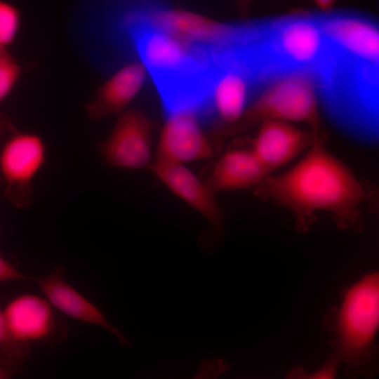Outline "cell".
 I'll return each mask as SVG.
<instances>
[{
  "instance_id": "obj_19",
  "label": "cell",
  "mask_w": 379,
  "mask_h": 379,
  "mask_svg": "<svg viewBox=\"0 0 379 379\" xmlns=\"http://www.w3.org/2000/svg\"><path fill=\"white\" fill-rule=\"evenodd\" d=\"M21 74V69L6 52L0 56V102L11 93Z\"/></svg>"
},
{
  "instance_id": "obj_18",
  "label": "cell",
  "mask_w": 379,
  "mask_h": 379,
  "mask_svg": "<svg viewBox=\"0 0 379 379\" xmlns=\"http://www.w3.org/2000/svg\"><path fill=\"white\" fill-rule=\"evenodd\" d=\"M20 13L13 4L0 0V46L12 44L20 26Z\"/></svg>"
},
{
  "instance_id": "obj_13",
  "label": "cell",
  "mask_w": 379,
  "mask_h": 379,
  "mask_svg": "<svg viewBox=\"0 0 379 379\" xmlns=\"http://www.w3.org/2000/svg\"><path fill=\"white\" fill-rule=\"evenodd\" d=\"M63 274L64 268L57 266L48 274L35 279L52 306L74 319L102 327L114 334L121 345L132 346L127 338L108 321L95 305L66 281Z\"/></svg>"
},
{
  "instance_id": "obj_27",
  "label": "cell",
  "mask_w": 379,
  "mask_h": 379,
  "mask_svg": "<svg viewBox=\"0 0 379 379\" xmlns=\"http://www.w3.org/2000/svg\"><path fill=\"white\" fill-rule=\"evenodd\" d=\"M1 133H2V130H1V127H0V135H1Z\"/></svg>"
},
{
  "instance_id": "obj_11",
  "label": "cell",
  "mask_w": 379,
  "mask_h": 379,
  "mask_svg": "<svg viewBox=\"0 0 379 379\" xmlns=\"http://www.w3.org/2000/svg\"><path fill=\"white\" fill-rule=\"evenodd\" d=\"M255 70L248 61L232 58L216 72L209 92L206 107L217 117L231 126L239 120L246 107L250 91L259 84Z\"/></svg>"
},
{
  "instance_id": "obj_5",
  "label": "cell",
  "mask_w": 379,
  "mask_h": 379,
  "mask_svg": "<svg viewBox=\"0 0 379 379\" xmlns=\"http://www.w3.org/2000/svg\"><path fill=\"white\" fill-rule=\"evenodd\" d=\"M319 89L318 79L311 72L293 71L278 74L266 82L239 120L221 128L220 133L234 134L265 119L305 123L314 133H319Z\"/></svg>"
},
{
  "instance_id": "obj_24",
  "label": "cell",
  "mask_w": 379,
  "mask_h": 379,
  "mask_svg": "<svg viewBox=\"0 0 379 379\" xmlns=\"http://www.w3.org/2000/svg\"><path fill=\"white\" fill-rule=\"evenodd\" d=\"M321 12L326 13L332 11L335 0H314Z\"/></svg>"
},
{
  "instance_id": "obj_9",
  "label": "cell",
  "mask_w": 379,
  "mask_h": 379,
  "mask_svg": "<svg viewBox=\"0 0 379 379\" xmlns=\"http://www.w3.org/2000/svg\"><path fill=\"white\" fill-rule=\"evenodd\" d=\"M152 125L137 109L123 111L109 137L100 146L105 161L123 169H140L149 166L152 157Z\"/></svg>"
},
{
  "instance_id": "obj_26",
  "label": "cell",
  "mask_w": 379,
  "mask_h": 379,
  "mask_svg": "<svg viewBox=\"0 0 379 379\" xmlns=\"http://www.w3.org/2000/svg\"><path fill=\"white\" fill-rule=\"evenodd\" d=\"M6 52L5 49L4 48H2L1 46H0V56L4 53Z\"/></svg>"
},
{
  "instance_id": "obj_3",
  "label": "cell",
  "mask_w": 379,
  "mask_h": 379,
  "mask_svg": "<svg viewBox=\"0 0 379 379\" xmlns=\"http://www.w3.org/2000/svg\"><path fill=\"white\" fill-rule=\"evenodd\" d=\"M253 56L261 82L284 72L305 71L314 74L324 89L333 74V55L316 12L261 19Z\"/></svg>"
},
{
  "instance_id": "obj_20",
  "label": "cell",
  "mask_w": 379,
  "mask_h": 379,
  "mask_svg": "<svg viewBox=\"0 0 379 379\" xmlns=\"http://www.w3.org/2000/svg\"><path fill=\"white\" fill-rule=\"evenodd\" d=\"M35 279L33 277L22 274L0 255V283L15 281H35Z\"/></svg>"
},
{
  "instance_id": "obj_23",
  "label": "cell",
  "mask_w": 379,
  "mask_h": 379,
  "mask_svg": "<svg viewBox=\"0 0 379 379\" xmlns=\"http://www.w3.org/2000/svg\"><path fill=\"white\" fill-rule=\"evenodd\" d=\"M24 369L23 367L10 368L0 364V379H8Z\"/></svg>"
},
{
  "instance_id": "obj_25",
  "label": "cell",
  "mask_w": 379,
  "mask_h": 379,
  "mask_svg": "<svg viewBox=\"0 0 379 379\" xmlns=\"http://www.w3.org/2000/svg\"><path fill=\"white\" fill-rule=\"evenodd\" d=\"M251 1L252 0H236L239 11L243 17L247 15L248 7Z\"/></svg>"
},
{
  "instance_id": "obj_1",
  "label": "cell",
  "mask_w": 379,
  "mask_h": 379,
  "mask_svg": "<svg viewBox=\"0 0 379 379\" xmlns=\"http://www.w3.org/2000/svg\"><path fill=\"white\" fill-rule=\"evenodd\" d=\"M324 140L317 135L295 165L280 175H268L255 193L288 208L302 231L309 228L317 211L331 213L343 229L359 230L361 207L373 203L375 193L326 148Z\"/></svg>"
},
{
  "instance_id": "obj_8",
  "label": "cell",
  "mask_w": 379,
  "mask_h": 379,
  "mask_svg": "<svg viewBox=\"0 0 379 379\" xmlns=\"http://www.w3.org/2000/svg\"><path fill=\"white\" fill-rule=\"evenodd\" d=\"M11 334L34 346L53 347L67 335L65 322L45 298L24 293L11 300L3 311Z\"/></svg>"
},
{
  "instance_id": "obj_15",
  "label": "cell",
  "mask_w": 379,
  "mask_h": 379,
  "mask_svg": "<svg viewBox=\"0 0 379 379\" xmlns=\"http://www.w3.org/2000/svg\"><path fill=\"white\" fill-rule=\"evenodd\" d=\"M145 66L133 62L121 67L106 81L88 102L86 111L94 121L121 113L145 84L147 76Z\"/></svg>"
},
{
  "instance_id": "obj_6",
  "label": "cell",
  "mask_w": 379,
  "mask_h": 379,
  "mask_svg": "<svg viewBox=\"0 0 379 379\" xmlns=\"http://www.w3.org/2000/svg\"><path fill=\"white\" fill-rule=\"evenodd\" d=\"M379 327V274H366L345 292L335 321L337 349L350 366L371 354Z\"/></svg>"
},
{
  "instance_id": "obj_14",
  "label": "cell",
  "mask_w": 379,
  "mask_h": 379,
  "mask_svg": "<svg viewBox=\"0 0 379 379\" xmlns=\"http://www.w3.org/2000/svg\"><path fill=\"white\" fill-rule=\"evenodd\" d=\"M154 172L177 197L205 217L218 234L222 230V214L206 184L183 164L155 161Z\"/></svg>"
},
{
  "instance_id": "obj_10",
  "label": "cell",
  "mask_w": 379,
  "mask_h": 379,
  "mask_svg": "<svg viewBox=\"0 0 379 379\" xmlns=\"http://www.w3.org/2000/svg\"><path fill=\"white\" fill-rule=\"evenodd\" d=\"M199 112L190 107L166 112L155 161L184 164L212 156V146L201 128Z\"/></svg>"
},
{
  "instance_id": "obj_4",
  "label": "cell",
  "mask_w": 379,
  "mask_h": 379,
  "mask_svg": "<svg viewBox=\"0 0 379 379\" xmlns=\"http://www.w3.org/2000/svg\"><path fill=\"white\" fill-rule=\"evenodd\" d=\"M330 46L334 73L328 93L373 97L378 93L379 27L371 18L348 10L333 11L321 20Z\"/></svg>"
},
{
  "instance_id": "obj_16",
  "label": "cell",
  "mask_w": 379,
  "mask_h": 379,
  "mask_svg": "<svg viewBox=\"0 0 379 379\" xmlns=\"http://www.w3.org/2000/svg\"><path fill=\"white\" fill-rule=\"evenodd\" d=\"M270 174L251 149H233L220 158L206 184L215 194L255 187Z\"/></svg>"
},
{
  "instance_id": "obj_21",
  "label": "cell",
  "mask_w": 379,
  "mask_h": 379,
  "mask_svg": "<svg viewBox=\"0 0 379 379\" xmlns=\"http://www.w3.org/2000/svg\"><path fill=\"white\" fill-rule=\"evenodd\" d=\"M228 368V364L222 360L204 361L200 366L195 378H213V376L218 375Z\"/></svg>"
},
{
  "instance_id": "obj_7",
  "label": "cell",
  "mask_w": 379,
  "mask_h": 379,
  "mask_svg": "<svg viewBox=\"0 0 379 379\" xmlns=\"http://www.w3.org/2000/svg\"><path fill=\"white\" fill-rule=\"evenodd\" d=\"M46 161V147L38 135L15 132L0 150V173L4 194L18 208L31 206L33 181Z\"/></svg>"
},
{
  "instance_id": "obj_12",
  "label": "cell",
  "mask_w": 379,
  "mask_h": 379,
  "mask_svg": "<svg viewBox=\"0 0 379 379\" xmlns=\"http://www.w3.org/2000/svg\"><path fill=\"white\" fill-rule=\"evenodd\" d=\"M260 123L251 149L270 173L308 149L321 133L303 131L281 120L265 119Z\"/></svg>"
},
{
  "instance_id": "obj_22",
  "label": "cell",
  "mask_w": 379,
  "mask_h": 379,
  "mask_svg": "<svg viewBox=\"0 0 379 379\" xmlns=\"http://www.w3.org/2000/svg\"><path fill=\"white\" fill-rule=\"evenodd\" d=\"M336 368L334 363H328L314 373L310 375L311 378H333L335 375Z\"/></svg>"
},
{
  "instance_id": "obj_17",
  "label": "cell",
  "mask_w": 379,
  "mask_h": 379,
  "mask_svg": "<svg viewBox=\"0 0 379 379\" xmlns=\"http://www.w3.org/2000/svg\"><path fill=\"white\" fill-rule=\"evenodd\" d=\"M32 348L11 334L0 309V364L10 368L21 366L29 359Z\"/></svg>"
},
{
  "instance_id": "obj_2",
  "label": "cell",
  "mask_w": 379,
  "mask_h": 379,
  "mask_svg": "<svg viewBox=\"0 0 379 379\" xmlns=\"http://www.w3.org/2000/svg\"><path fill=\"white\" fill-rule=\"evenodd\" d=\"M121 23L166 112L200 107L208 93L212 71L198 50L182 39L144 22L130 9L124 13Z\"/></svg>"
}]
</instances>
